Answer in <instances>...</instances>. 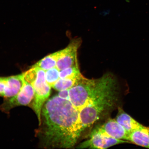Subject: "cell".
<instances>
[{"label":"cell","mask_w":149,"mask_h":149,"mask_svg":"<svg viewBox=\"0 0 149 149\" xmlns=\"http://www.w3.org/2000/svg\"><path fill=\"white\" fill-rule=\"evenodd\" d=\"M39 126L37 135L45 148H71L85 129L79 111L70 100L58 95L44 105Z\"/></svg>","instance_id":"1"},{"label":"cell","mask_w":149,"mask_h":149,"mask_svg":"<svg viewBox=\"0 0 149 149\" xmlns=\"http://www.w3.org/2000/svg\"><path fill=\"white\" fill-rule=\"evenodd\" d=\"M69 91V100L78 111L102 97L119 92L116 78L109 73L96 79H87L82 75Z\"/></svg>","instance_id":"2"},{"label":"cell","mask_w":149,"mask_h":149,"mask_svg":"<svg viewBox=\"0 0 149 149\" xmlns=\"http://www.w3.org/2000/svg\"><path fill=\"white\" fill-rule=\"evenodd\" d=\"M119 93L102 97L79 111L80 120L85 128L94 124L116 107Z\"/></svg>","instance_id":"3"},{"label":"cell","mask_w":149,"mask_h":149,"mask_svg":"<svg viewBox=\"0 0 149 149\" xmlns=\"http://www.w3.org/2000/svg\"><path fill=\"white\" fill-rule=\"evenodd\" d=\"M37 68L36 76L29 83L32 85L34 89V96L32 107L38 117L40 125L42 108L45 102L49 97L51 87L46 81L45 70Z\"/></svg>","instance_id":"4"},{"label":"cell","mask_w":149,"mask_h":149,"mask_svg":"<svg viewBox=\"0 0 149 149\" xmlns=\"http://www.w3.org/2000/svg\"><path fill=\"white\" fill-rule=\"evenodd\" d=\"M81 43V39H73L65 49L58 51L56 67L59 70L78 65L77 51Z\"/></svg>","instance_id":"5"},{"label":"cell","mask_w":149,"mask_h":149,"mask_svg":"<svg viewBox=\"0 0 149 149\" xmlns=\"http://www.w3.org/2000/svg\"><path fill=\"white\" fill-rule=\"evenodd\" d=\"M34 96V91L32 85L24 79V85L21 90L16 95L6 100L1 106V109L6 112L18 106L29 105Z\"/></svg>","instance_id":"6"},{"label":"cell","mask_w":149,"mask_h":149,"mask_svg":"<svg viewBox=\"0 0 149 149\" xmlns=\"http://www.w3.org/2000/svg\"><path fill=\"white\" fill-rule=\"evenodd\" d=\"M92 132L104 136L128 141L129 134L115 119H110L102 125L97 127Z\"/></svg>","instance_id":"7"},{"label":"cell","mask_w":149,"mask_h":149,"mask_svg":"<svg viewBox=\"0 0 149 149\" xmlns=\"http://www.w3.org/2000/svg\"><path fill=\"white\" fill-rule=\"evenodd\" d=\"M129 143L128 141L105 137L99 134L92 132L90 138L79 144L78 148L107 149L115 145Z\"/></svg>","instance_id":"8"},{"label":"cell","mask_w":149,"mask_h":149,"mask_svg":"<svg viewBox=\"0 0 149 149\" xmlns=\"http://www.w3.org/2000/svg\"><path fill=\"white\" fill-rule=\"evenodd\" d=\"M24 83L23 74L7 77H0V96L10 98L21 90Z\"/></svg>","instance_id":"9"},{"label":"cell","mask_w":149,"mask_h":149,"mask_svg":"<svg viewBox=\"0 0 149 149\" xmlns=\"http://www.w3.org/2000/svg\"><path fill=\"white\" fill-rule=\"evenodd\" d=\"M128 141L138 146L149 148V127L143 126L129 134Z\"/></svg>","instance_id":"10"},{"label":"cell","mask_w":149,"mask_h":149,"mask_svg":"<svg viewBox=\"0 0 149 149\" xmlns=\"http://www.w3.org/2000/svg\"><path fill=\"white\" fill-rule=\"evenodd\" d=\"M116 120L129 134L143 125L119 108Z\"/></svg>","instance_id":"11"},{"label":"cell","mask_w":149,"mask_h":149,"mask_svg":"<svg viewBox=\"0 0 149 149\" xmlns=\"http://www.w3.org/2000/svg\"><path fill=\"white\" fill-rule=\"evenodd\" d=\"M59 57L58 51L47 56L32 67L38 68L46 71L55 68Z\"/></svg>","instance_id":"12"},{"label":"cell","mask_w":149,"mask_h":149,"mask_svg":"<svg viewBox=\"0 0 149 149\" xmlns=\"http://www.w3.org/2000/svg\"><path fill=\"white\" fill-rule=\"evenodd\" d=\"M80 77L74 79L60 78L55 83L53 87L56 90L58 91L70 89L76 84L78 79Z\"/></svg>","instance_id":"13"},{"label":"cell","mask_w":149,"mask_h":149,"mask_svg":"<svg viewBox=\"0 0 149 149\" xmlns=\"http://www.w3.org/2000/svg\"><path fill=\"white\" fill-rule=\"evenodd\" d=\"M81 75L78 65L60 70L59 72L61 79H77Z\"/></svg>","instance_id":"14"},{"label":"cell","mask_w":149,"mask_h":149,"mask_svg":"<svg viewBox=\"0 0 149 149\" xmlns=\"http://www.w3.org/2000/svg\"><path fill=\"white\" fill-rule=\"evenodd\" d=\"M60 70L56 67L46 70L45 78L47 83L53 87L55 83L59 79Z\"/></svg>","instance_id":"15"},{"label":"cell","mask_w":149,"mask_h":149,"mask_svg":"<svg viewBox=\"0 0 149 149\" xmlns=\"http://www.w3.org/2000/svg\"><path fill=\"white\" fill-rule=\"evenodd\" d=\"M59 92L58 96L59 97L69 100L70 95L69 89H66V90L61 91Z\"/></svg>","instance_id":"16"}]
</instances>
